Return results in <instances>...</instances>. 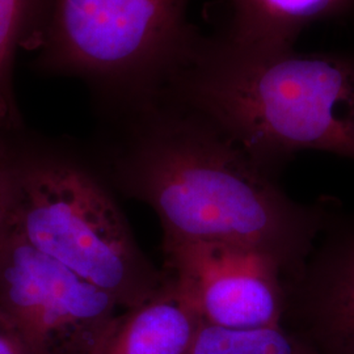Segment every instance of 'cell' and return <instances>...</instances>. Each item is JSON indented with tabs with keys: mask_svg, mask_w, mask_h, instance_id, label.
Listing matches in <instances>:
<instances>
[{
	"mask_svg": "<svg viewBox=\"0 0 354 354\" xmlns=\"http://www.w3.org/2000/svg\"><path fill=\"white\" fill-rule=\"evenodd\" d=\"M125 308L109 292L28 244L0 241V313L32 354H97Z\"/></svg>",
	"mask_w": 354,
	"mask_h": 354,
	"instance_id": "5",
	"label": "cell"
},
{
	"mask_svg": "<svg viewBox=\"0 0 354 354\" xmlns=\"http://www.w3.org/2000/svg\"><path fill=\"white\" fill-rule=\"evenodd\" d=\"M189 354H317L285 326L228 329L203 324Z\"/></svg>",
	"mask_w": 354,
	"mask_h": 354,
	"instance_id": "10",
	"label": "cell"
},
{
	"mask_svg": "<svg viewBox=\"0 0 354 354\" xmlns=\"http://www.w3.org/2000/svg\"><path fill=\"white\" fill-rule=\"evenodd\" d=\"M12 227L33 248L113 295L125 310L163 286L113 200L74 165L41 162L16 168Z\"/></svg>",
	"mask_w": 354,
	"mask_h": 354,
	"instance_id": "3",
	"label": "cell"
},
{
	"mask_svg": "<svg viewBox=\"0 0 354 354\" xmlns=\"http://www.w3.org/2000/svg\"><path fill=\"white\" fill-rule=\"evenodd\" d=\"M203 320L168 281L125 310L97 354H189Z\"/></svg>",
	"mask_w": 354,
	"mask_h": 354,
	"instance_id": "8",
	"label": "cell"
},
{
	"mask_svg": "<svg viewBox=\"0 0 354 354\" xmlns=\"http://www.w3.org/2000/svg\"><path fill=\"white\" fill-rule=\"evenodd\" d=\"M16 168L0 156V241L12 225L16 203Z\"/></svg>",
	"mask_w": 354,
	"mask_h": 354,
	"instance_id": "12",
	"label": "cell"
},
{
	"mask_svg": "<svg viewBox=\"0 0 354 354\" xmlns=\"http://www.w3.org/2000/svg\"><path fill=\"white\" fill-rule=\"evenodd\" d=\"M189 0H49L44 58L53 68L122 79L185 58Z\"/></svg>",
	"mask_w": 354,
	"mask_h": 354,
	"instance_id": "4",
	"label": "cell"
},
{
	"mask_svg": "<svg viewBox=\"0 0 354 354\" xmlns=\"http://www.w3.org/2000/svg\"><path fill=\"white\" fill-rule=\"evenodd\" d=\"M0 156H4V150H3V147H1V145H0Z\"/></svg>",
	"mask_w": 354,
	"mask_h": 354,
	"instance_id": "14",
	"label": "cell"
},
{
	"mask_svg": "<svg viewBox=\"0 0 354 354\" xmlns=\"http://www.w3.org/2000/svg\"><path fill=\"white\" fill-rule=\"evenodd\" d=\"M169 281L203 324L228 329L282 326L286 272L269 253L236 241L165 239Z\"/></svg>",
	"mask_w": 354,
	"mask_h": 354,
	"instance_id": "6",
	"label": "cell"
},
{
	"mask_svg": "<svg viewBox=\"0 0 354 354\" xmlns=\"http://www.w3.org/2000/svg\"><path fill=\"white\" fill-rule=\"evenodd\" d=\"M192 112L276 175L301 151L354 162V57L232 42L197 45L180 64Z\"/></svg>",
	"mask_w": 354,
	"mask_h": 354,
	"instance_id": "1",
	"label": "cell"
},
{
	"mask_svg": "<svg viewBox=\"0 0 354 354\" xmlns=\"http://www.w3.org/2000/svg\"><path fill=\"white\" fill-rule=\"evenodd\" d=\"M227 39L250 46L294 48L306 28L342 15L354 0H230Z\"/></svg>",
	"mask_w": 354,
	"mask_h": 354,
	"instance_id": "9",
	"label": "cell"
},
{
	"mask_svg": "<svg viewBox=\"0 0 354 354\" xmlns=\"http://www.w3.org/2000/svg\"><path fill=\"white\" fill-rule=\"evenodd\" d=\"M282 326L317 354H354V218L330 213L302 269L286 281Z\"/></svg>",
	"mask_w": 354,
	"mask_h": 354,
	"instance_id": "7",
	"label": "cell"
},
{
	"mask_svg": "<svg viewBox=\"0 0 354 354\" xmlns=\"http://www.w3.org/2000/svg\"><path fill=\"white\" fill-rule=\"evenodd\" d=\"M0 354H32L12 323L0 313Z\"/></svg>",
	"mask_w": 354,
	"mask_h": 354,
	"instance_id": "13",
	"label": "cell"
},
{
	"mask_svg": "<svg viewBox=\"0 0 354 354\" xmlns=\"http://www.w3.org/2000/svg\"><path fill=\"white\" fill-rule=\"evenodd\" d=\"M131 183L165 228V239L236 241L273 256L295 277L332 210L281 189L235 142L192 112L146 140Z\"/></svg>",
	"mask_w": 354,
	"mask_h": 354,
	"instance_id": "2",
	"label": "cell"
},
{
	"mask_svg": "<svg viewBox=\"0 0 354 354\" xmlns=\"http://www.w3.org/2000/svg\"><path fill=\"white\" fill-rule=\"evenodd\" d=\"M23 0H0V124L10 115L8 66L17 37Z\"/></svg>",
	"mask_w": 354,
	"mask_h": 354,
	"instance_id": "11",
	"label": "cell"
}]
</instances>
